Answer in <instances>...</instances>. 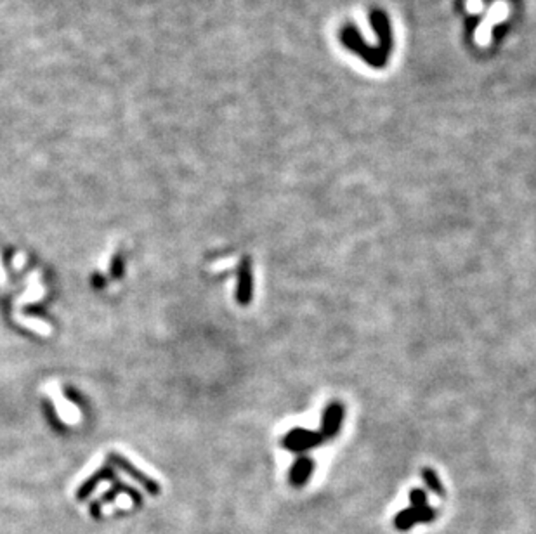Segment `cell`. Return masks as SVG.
<instances>
[{
  "label": "cell",
  "mask_w": 536,
  "mask_h": 534,
  "mask_svg": "<svg viewBox=\"0 0 536 534\" xmlns=\"http://www.w3.org/2000/svg\"><path fill=\"white\" fill-rule=\"evenodd\" d=\"M313 468H314V463L311 458H307V456H300V458H297V462H295L290 468L291 484L297 486V488L304 486L305 482L309 481L311 474H313Z\"/></svg>",
  "instance_id": "obj_4"
},
{
  "label": "cell",
  "mask_w": 536,
  "mask_h": 534,
  "mask_svg": "<svg viewBox=\"0 0 536 534\" xmlns=\"http://www.w3.org/2000/svg\"><path fill=\"white\" fill-rule=\"evenodd\" d=\"M415 522H417V517H415V513H413L412 508L403 510V512H399L398 515H396V519H394L396 527H398V529H401V531L410 529V527H412Z\"/></svg>",
  "instance_id": "obj_7"
},
{
  "label": "cell",
  "mask_w": 536,
  "mask_h": 534,
  "mask_svg": "<svg viewBox=\"0 0 536 534\" xmlns=\"http://www.w3.org/2000/svg\"><path fill=\"white\" fill-rule=\"evenodd\" d=\"M508 12H510L508 11V6L504 0H498V2H495V4L491 6L486 18H484L476 28V42L479 43L481 47H486L488 43L491 42V30H493L495 25L507 19Z\"/></svg>",
  "instance_id": "obj_1"
},
{
  "label": "cell",
  "mask_w": 536,
  "mask_h": 534,
  "mask_svg": "<svg viewBox=\"0 0 536 534\" xmlns=\"http://www.w3.org/2000/svg\"><path fill=\"white\" fill-rule=\"evenodd\" d=\"M466 9L467 12H470V14H479V12H483L484 9V2L483 0H467Z\"/></svg>",
  "instance_id": "obj_9"
},
{
  "label": "cell",
  "mask_w": 536,
  "mask_h": 534,
  "mask_svg": "<svg viewBox=\"0 0 536 534\" xmlns=\"http://www.w3.org/2000/svg\"><path fill=\"white\" fill-rule=\"evenodd\" d=\"M410 502H412V506L427 505L425 491H422V489H413V491L410 493Z\"/></svg>",
  "instance_id": "obj_8"
},
{
  "label": "cell",
  "mask_w": 536,
  "mask_h": 534,
  "mask_svg": "<svg viewBox=\"0 0 536 534\" xmlns=\"http://www.w3.org/2000/svg\"><path fill=\"white\" fill-rule=\"evenodd\" d=\"M344 406L338 401H332L327 408H325L323 418H321V435L323 439H334L338 434L344 422Z\"/></svg>",
  "instance_id": "obj_3"
},
{
  "label": "cell",
  "mask_w": 536,
  "mask_h": 534,
  "mask_svg": "<svg viewBox=\"0 0 536 534\" xmlns=\"http://www.w3.org/2000/svg\"><path fill=\"white\" fill-rule=\"evenodd\" d=\"M252 297V271H250V262L245 260L240 273V286H238V300L242 304H249Z\"/></svg>",
  "instance_id": "obj_5"
},
{
  "label": "cell",
  "mask_w": 536,
  "mask_h": 534,
  "mask_svg": "<svg viewBox=\"0 0 536 534\" xmlns=\"http://www.w3.org/2000/svg\"><path fill=\"white\" fill-rule=\"evenodd\" d=\"M422 477H423V482H425L427 488H429L430 491L436 493L437 496H444L443 482H441V479L437 477V474L432 471V468H423Z\"/></svg>",
  "instance_id": "obj_6"
},
{
  "label": "cell",
  "mask_w": 536,
  "mask_h": 534,
  "mask_svg": "<svg viewBox=\"0 0 536 534\" xmlns=\"http://www.w3.org/2000/svg\"><path fill=\"white\" fill-rule=\"evenodd\" d=\"M323 442V435L321 432L305 431V428H294L288 432L283 439V448L288 451L302 453L307 449H313Z\"/></svg>",
  "instance_id": "obj_2"
}]
</instances>
